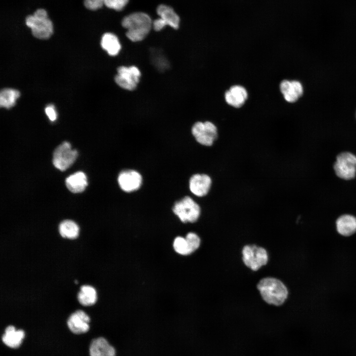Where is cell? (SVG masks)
Segmentation results:
<instances>
[{
  "mask_svg": "<svg viewBox=\"0 0 356 356\" xmlns=\"http://www.w3.org/2000/svg\"><path fill=\"white\" fill-rule=\"evenodd\" d=\"M122 26L127 29L126 36L134 42L142 41L147 36L153 22L148 15L143 12H134L125 17Z\"/></svg>",
  "mask_w": 356,
  "mask_h": 356,
  "instance_id": "obj_1",
  "label": "cell"
},
{
  "mask_svg": "<svg viewBox=\"0 0 356 356\" xmlns=\"http://www.w3.org/2000/svg\"><path fill=\"white\" fill-rule=\"evenodd\" d=\"M257 288L264 301L270 305L281 306L288 297V291L285 284L274 277L262 278L258 282Z\"/></svg>",
  "mask_w": 356,
  "mask_h": 356,
  "instance_id": "obj_2",
  "label": "cell"
},
{
  "mask_svg": "<svg viewBox=\"0 0 356 356\" xmlns=\"http://www.w3.org/2000/svg\"><path fill=\"white\" fill-rule=\"evenodd\" d=\"M25 23L31 29L33 36L38 39H48L53 33L52 23L44 9H38L33 15L28 16Z\"/></svg>",
  "mask_w": 356,
  "mask_h": 356,
  "instance_id": "obj_3",
  "label": "cell"
},
{
  "mask_svg": "<svg viewBox=\"0 0 356 356\" xmlns=\"http://www.w3.org/2000/svg\"><path fill=\"white\" fill-rule=\"evenodd\" d=\"M242 259L246 267L257 271L267 264L268 256L265 248L256 245H247L242 249Z\"/></svg>",
  "mask_w": 356,
  "mask_h": 356,
  "instance_id": "obj_4",
  "label": "cell"
},
{
  "mask_svg": "<svg viewBox=\"0 0 356 356\" xmlns=\"http://www.w3.org/2000/svg\"><path fill=\"white\" fill-rule=\"evenodd\" d=\"M173 211L183 222H196L201 213L199 205L189 196L175 203Z\"/></svg>",
  "mask_w": 356,
  "mask_h": 356,
  "instance_id": "obj_5",
  "label": "cell"
},
{
  "mask_svg": "<svg viewBox=\"0 0 356 356\" xmlns=\"http://www.w3.org/2000/svg\"><path fill=\"white\" fill-rule=\"evenodd\" d=\"M191 133L197 142L205 146H211L218 137L216 125L210 121L197 122L192 127Z\"/></svg>",
  "mask_w": 356,
  "mask_h": 356,
  "instance_id": "obj_6",
  "label": "cell"
},
{
  "mask_svg": "<svg viewBox=\"0 0 356 356\" xmlns=\"http://www.w3.org/2000/svg\"><path fill=\"white\" fill-rule=\"evenodd\" d=\"M336 175L345 180L354 178L356 174V156L349 152L339 154L334 165Z\"/></svg>",
  "mask_w": 356,
  "mask_h": 356,
  "instance_id": "obj_7",
  "label": "cell"
},
{
  "mask_svg": "<svg viewBox=\"0 0 356 356\" xmlns=\"http://www.w3.org/2000/svg\"><path fill=\"white\" fill-rule=\"evenodd\" d=\"M140 76V71L137 67L122 66L117 69V74L115 77V81L123 89L133 90L136 88Z\"/></svg>",
  "mask_w": 356,
  "mask_h": 356,
  "instance_id": "obj_8",
  "label": "cell"
},
{
  "mask_svg": "<svg viewBox=\"0 0 356 356\" xmlns=\"http://www.w3.org/2000/svg\"><path fill=\"white\" fill-rule=\"evenodd\" d=\"M77 156V151L71 148L70 144L68 142H64L55 149L53 155V164L57 169L64 171L74 163Z\"/></svg>",
  "mask_w": 356,
  "mask_h": 356,
  "instance_id": "obj_9",
  "label": "cell"
},
{
  "mask_svg": "<svg viewBox=\"0 0 356 356\" xmlns=\"http://www.w3.org/2000/svg\"><path fill=\"white\" fill-rule=\"evenodd\" d=\"M159 18L153 22V27L156 31L163 29L166 26L177 29L179 27V17L174 9L165 4L160 5L157 9Z\"/></svg>",
  "mask_w": 356,
  "mask_h": 356,
  "instance_id": "obj_10",
  "label": "cell"
},
{
  "mask_svg": "<svg viewBox=\"0 0 356 356\" xmlns=\"http://www.w3.org/2000/svg\"><path fill=\"white\" fill-rule=\"evenodd\" d=\"M118 181L120 188L123 191L130 192L138 189L142 183L140 174L132 170L121 172L118 176Z\"/></svg>",
  "mask_w": 356,
  "mask_h": 356,
  "instance_id": "obj_11",
  "label": "cell"
},
{
  "mask_svg": "<svg viewBox=\"0 0 356 356\" xmlns=\"http://www.w3.org/2000/svg\"><path fill=\"white\" fill-rule=\"evenodd\" d=\"M189 189L195 196L204 197L208 194L212 184L211 178L205 174L193 175L189 180Z\"/></svg>",
  "mask_w": 356,
  "mask_h": 356,
  "instance_id": "obj_12",
  "label": "cell"
},
{
  "mask_svg": "<svg viewBox=\"0 0 356 356\" xmlns=\"http://www.w3.org/2000/svg\"><path fill=\"white\" fill-rule=\"evenodd\" d=\"M89 316L83 310H77L72 313L67 320V325L71 332L80 334L88 332L89 329Z\"/></svg>",
  "mask_w": 356,
  "mask_h": 356,
  "instance_id": "obj_13",
  "label": "cell"
},
{
  "mask_svg": "<svg viewBox=\"0 0 356 356\" xmlns=\"http://www.w3.org/2000/svg\"><path fill=\"white\" fill-rule=\"evenodd\" d=\"M279 88L285 100L290 103L296 102L303 93L302 85L297 81L284 80L281 82Z\"/></svg>",
  "mask_w": 356,
  "mask_h": 356,
  "instance_id": "obj_14",
  "label": "cell"
},
{
  "mask_svg": "<svg viewBox=\"0 0 356 356\" xmlns=\"http://www.w3.org/2000/svg\"><path fill=\"white\" fill-rule=\"evenodd\" d=\"M247 97L248 93L246 89L240 85H234L231 87L224 94L226 103L235 108H240L242 106Z\"/></svg>",
  "mask_w": 356,
  "mask_h": 356,
  "instance_id": "obj_15",
  "label": "cell"
},
{
  "mask_svg": "<svg viewBox=\"0 0 356 356\" xmlns=\"http://www.w3.org/2000/svg\"><path fill=\"white\" fill-rule=\"evenodd\" d=\"M89 352L90 356H115V349L103 337L91 341Z\"/></svg>",
  "mask_w": 356,
  "mask_h": 356,
  "instance_id": "obj_16",
  "label": "cell"
},
{
  "mask_svg": "<svg viewBox=\"0 0 356 356\" xmlns=\"http://www.w3.org/2000/svg\"><path fill=\"white\" fill-rule=\"evenodd\" d=\"M25 337L23 330H16L12 325L8 326L2 335V341L5 345L11 348H17L21 345Z\"/></svg>",
  "mask_w": 356,
  "mask_h": 356,
  "instance_id": "obj_17",
  "label": "cell"
},
{
  "mask_svg": "<svg viewBox=\"0 0 356 356\" xmlns=\"http://www.w3.org/2000/svg\"><path fill=\"white\" fill-rule=\"evenodd\" d=\"M338 232L343 236H350L356 232V218L351 215L340 216L336 221Z\"/></svg>",
  "mask_w": 356,
  "mask_h": 356,
  "instance_id": "obj_18",
  "label": "cell"
},
{
  "mask_svg": "<svg viewBox=\"0 0 356 356\" xmlns=\"http://www.w3.org/2000/svg\"><path fill=\"white\" fill-rule=\"evenodd\" d=\"M65 183L67 188L75 193L83 192L88 185L87 177L82 172H78L67 178Z\"/></svg>",
  "mask_w": 356,
  "mask_h": 356,
  "instance_id": "obj_19",
  "label": "cell"
},
{
  "mask_svg": "<svg viewBox=\"0 0 356 356\" xmlns=\"http://www.w3.org/2000/svg\"><path fill=\"white\" fill-rule=\"evenodd\" d=\"M79 303L83 306L89 307L94 305L97 300V292L95 288L90 285L81 286L77 294Z\"/></svg>",
  "mask_w": 356,
  "mask_h": 356,
  "instance_id": "obj_20",
  "label": "cell"
},
{
  "mask_svg": "<svg viewBox=\"0 0 356 356\" xmlns=\"http://www.w3.org/2000/svg\"><path fill=\"white\" fill-rule=\"evenodd\" d=\"M100 44L102 48L111 56L117 55L121 48L118 38L111 33H106L102 36Z\"/></svg>",
  "mask_w": 356,
  "mask_h": 356,
  "instance_id": "obj_21",
  "label": "cell"
},
{
  "mask_svg": "<svg viewBox=\"0 0 356 356\" xmlns=\"http://www.w3.org/2000/svg\"><path fill=\"white\" fill-rule=\"evenodd\" d=\"M59 232L63 238L74 240L79 236L80 228L75 222L66 220L61 222L59 224Z\"/></svg>",
  "mask_w": 356,
  "mask_h": 356,
  "instance_id": "obj_22",
  "label": "cell"
},
{
  "mask_svg": "<svg viewBox=\"0 0 356 356\" xmlns=\"http://www.w3.org/2000/svg\"><path fill=\"white\" fill-rule=\"evenodd\" d=\"M18 90L12 89H4L0 93V105L1 107L9 109L16 103L20 96Z\"/></svg>",
  "mask_w": 356,
  "mask_h": 356,
  "instance_id": "obj_23",
  "label": "cell"
},
{
  "mask_svg": "<svg viewBox=\"0 0 356 356\" xmlns=\"http://www.w3.org/2000/svg\"><path fill=\"white\" fill-rule=\"evenodd\" d=\"M173 247L175 251L181 255H188L190 254L185 238L181 236L177 237L173 242Z\"/></svg>",
  "mask_w": 356,
  "mask_h": 356,
  "instance_id": "obj_24",
  "label": "cell"
},
{
  "mask_svg": "<svg viewBox=\"0 0 356 356\" xmlns=\"http://www.w3.org/2000/svg\"><path fill=\"white\" fill-rule=\"evenodd\" d=\"M190 254L195 252L200 245L201 240L199 236L194 232H189L185 236Z\"/></svg>",
  "mask_w": 356,
  "mask_h": 356,
  "instance_id": "obj_25",
  "label": "cell"
},
{
  "mask_svg": "<svg viewBox=\"0 0 356 356\" xmlns=\"http://www.w3.org/2000/svg\"><path fill=\"white\" fill-rule=\"evenodd\" d=\"M129 0H104V5L109 8L121 11L127 5Z\"/></svg>",
  "mask_w": 356,
  "mask_h": 356,
  "instance_id": "obj_26",
  "label": "cell"
},
{
  "mask_svg": "<svg viewBox=\"0 0 356 356\" xmlns=\"http://www.w3.org/2000/svg\"><path fill=\"white\" fill-rule=\"evenodd\" d=\"M84 4L88 9L95 10L104 5V0H84Z\"/></svg>",
  "mask_w": 356,
  "mask_h": 356,
  "instance_id": "obj_27",
  "label": "cell"
},
{
  "mask_svg": "<svg viewBox=\"0 0 356 356\" xmlns=\"http://www.w3.org/2000/svg\"><path fill=\"white\" fill-rule=\"evenodd\" d=\"M45 112L50 121H54L56 119V112L54 107L52 105L47 106L45 109Z\"/></svg>",
  "mask_w": 356,
  "mask_h": 356,
  "instance_id": "obj_28",
  "label": "cell"
}]
</instances>
